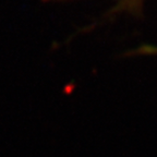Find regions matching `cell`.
<instances>
[{"label": "cell", "instance_id": "obj_1", "mask_svg": "<svg viewBox=\"0 0 157 157\" xmlns=\"http://www.w3.org/2000/svg\"><path fill=\"white\" fill-rule=\"evenodd\" d=\"M147 52H157V48H154V49H153V48H147Z\"/></svg>", "mask_w": 157, "mask_h": 157}]
</instances>
